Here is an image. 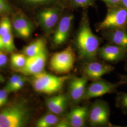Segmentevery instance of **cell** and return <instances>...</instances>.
<instances>
[{
    "label": "cell",
    "instance_id": "6da1fadb",
    "mask_svg": "<svg viewBox=\"0 0 127 127\" xmlns=\"http://www.w3.org/2000/svg\"><path fill=\"white\" fill-rule=\"evenodd\" d=\"M75 43L79 58L88 61L96 59L99 49L100 41L92 32L86 17L82 19Z\"/></svg>",
    "mask_w": 127,
    "mask_h": 127
},
{
    "label": "cell",
    "instance_id": "7a4b0ae2",
    "mask_svg": "<svg viewBox=\"0 0 127 127\" xmlns=\"http://www.w3.org/2000/svg\"><path fill=\"white\" fill-rule=\"evenodd\" d=\"M29 110L21 103L12 104L0 112V127H22L28 122Z\"/></svg>",
    "mask_w": 127,
    "mask_h": 127
},
{
    "label": "cell",
    "instance_id": "3957f363",
    "mask_svg": "<svg viewBox=\"0 0 127 127\" xmlns=\"http://www.w3.org/2000/svg\"><path fill=\"white\" fill-rule=\"evenodd\" d=\"M32 85L35 91L46 94H54L60 91L64 83L69 80V75L58 76L45 72L33 75Z\"/></svg>",
    "mask_w": 127,
    "mask_h": 127
},
{
    "label": "cell",
    "instance_id": "277c9868",
    "mask_svg": "<svg viewBox=\"0 0 127 127\" xmlns=\"http://www.w3.org/2000/svg\"><path fill=\"white\" fill-rule=\"evenodd\" d=\"M75 58L74 50L69 46L63 50L53 55L50 60V69L59 74L69 73L73 69Z\"/></svg>",
    "mask_w": 127,
    "mask_h": 127
},
{
    "label": "cell",
    "instance_id": "5b68a950",
    "mask_svg": "<svg viewBox=\"0 0 127 127\" xmlns=\"http://www.w3.org/2000/svg\"><path fill=\"white\" fill-rule=\"evenodd\" d=\"M127 27V9L118 6L112 7L104 19L99 23L100 30H112Z\"/></svg>",
    "mask_w": 127,
    "mask_h": 127
},
{
    "label": "cell",
    "instance_id": "8992f818",
    "mask_svg": "<svg viewBox=\"0 0 127 127\" xmlns=\"http://www.w3.org/2000/svg\"><path fill=\"white\" fill-rule=\"evenodd\" d=\"M110 108L107 103L97 100L89 109L88 121L94 127L107 126L109 124Z\"/></svg>",
    "mask_w": 127,
    "mask_h": 127
},
{
    "label": "cell",
    "instance_id": "52a82bcc",
    "mask_svg": "<svg viewBox=\"0 0 127 127\" xmlns=\"http://www.w3.org/2000/svg\"><path fill=\"white\" fill-rule=\"evenodd\" d=\"M119 85L120 84L118 82L112 83L101 79L93 81L87 87L82 100H89L114 92Z\"/></svg>",
    "mask_w": 127,
    "mask_h": 127
},
{
    "label": "cell",
    "instance_id": "ba28073f",
    "mask_svg": "<svg viewBox=\"0 0 127 127\" xmlns=\"http://www.w3.org/2000/svg\"><path fill=\"white\" fill-rule=\"evenodd\" d=\"M114 69L113 66L108 64L92 60L83 66L82 72L83 76L88 80L94 81L101 79L105 74L111 73Z\"/></svg>",
    "mask_w": 127,
    "mask_h": 127
},
{
    "label": "cell",
    "instance_id": "9c48e42d",
    "mask_svg": "<svg viewBox=\"0 0 127 127\" xmlns=\"http://www.w3.org/2000/svg\"><path fill=\"white\" fill-rule=\"evenodd\" d=\"M47 59L46 50L38 54L27 57L26 63L23 68L18 70L25 75H35L43 72Z\"/></svg>",
    "mask_w": 127,
    "mask_h": 127
},
{
    "label": "cell",
    "instance_id": "30bf717a",
    "mask_svg": "<svg viewBox=\"0 0 127 127\" xmlns=\"http://www.w3.org/2000/svg\"><path fill=\"white\" fill-rule=\"evenodd\" d=\"M98 55L106 62L116 63L126 58L127 50L111 43L99 48Z\"/></svg>",
    "mask_w": 127,
    "mask_h": 127
},
{
    "label": "cell",
    "instance_id": "8fae6325",
    "mask_svg": "<svg viewBox=\"0 0 127 127\" xmlns=\"http://www.w3.org/2000/svg\"><path fill=\"white\" fill-rule=\"evenodd\" d=\"M73 19V15H68L63 17L59 21L53 37L55 45H61L66 41L70 34Z\"/></svg>",
    "mask_w": 127,
    "mask_h": 127
},
{
    "label": "cell",
    "instance_id": "7c38bea8",
    "mask_svg": "<svg viewBox=\"0 0 127 127\" xmlns=\"http://www.w3.org/2000/svg\"><path fill=\"white\" fill-rule=\"evenodd\" d=\"M88 80L83 75L82 77L70 78L68 87L69 96L74 103L77 104L83 99Z\"/></svg>",
    "mask_w": 127,
    "mask_h": 127
},
{
    "label": "cell",
    "instance_id": "4fadbf2b",
    "mask_svg": "<svg viewBox=\"0 0 127 127\" xmlns=\"http://www.w3.org/2000/svg\"><path fill=\"white\" fill-rule=\"evenodd\" d=\"M59 10L56 8L44 9L38 15V21L41 27L46 32L50 31L58 22Z\"/></svg>",
    "mask_w": 127,
    "mask_h": 127
},
{
    "label": "cell",
    "instance_id": "5bb4252c",
    "mask_svg": "<svg viewBox=\"0 0 127 127\" xmlns=\"http://www.w3.org/2000/svg\"><path fill=\"white\" fill-rule=\"evenodd\" d=\"M89 108L88 106H80L74 107L67 114L66 117L70 126L82 127L85 126L88 120Z\"/></svg>",
    "mask_w": 127,
    "mask_h": 127
},
{
    "label": "cell",
    "instance_id": "9a60e30c",
    "mask_svg": "<svg viewBox=\"0 0 127 127\" xmlns=\"http://www.w3.org/2000/svg\"><path fill=\"white\" fill-rule=\"evenodd\" d=\"M68 100L67 95L61 94L48 98L46 101V105L51 113L59 115L63 114L65 111Z\"/></svg>",
    "mask_w": 127,
    "mask_h": 127
},
{
    "label": "cell",
    "instance_id": "2e32d148",
    "mask_svg": "<svg viewBox=\"0 0 127 127\" xmlns=\"http://www.w3.org/2000/svg\"><path fill=\"white\" fill-rule=\"evenodd\" d=\"M107 38L111 43L127 50V31L126 28L109 30Z\"/></svg>",
    "mask_w": 127,
    "mask_h": 127
},
{
    "label": "cell",
    "instance_id": "e0dca14e",
    "mask_svg": "<svg viewBox=\"0 0 127 127\" xmlns=\"http://www.w3.org/2000/svg\"><path fill=\"white\" fill-rule=\"evenodd\" d=\"M13 27L16 33L19 36L27 38L31 35L32 26L26 18L18 17L15 19L13 22Z\"/></svg>",
    "mask_w": 127,
    "mask_h": 127
},
{
    "label": "cell",
    "instance_id": "ac0fdd59",
    "mask_svg": "<svg viewBox=\"0 0 127 127\" xmlns=\"http://www.w3.org/2000/svg\"><path fill=\"white\" fill-rule=\"evenodd\" d=\"M45 50V40L43 38H39L26 46L23 52L27 57H30L38 54Z\"/></svg>",
    "mask_w": 127,
    "mask_h": 127
},
{
    "label": "cell",
    "instance_id": "d6986e66",
    "mask_svg": "<svg viewBox=\"0 0 127 127\" xmlns=\"http://www.w3.org/2000/svg\"><path fill=\"white\" fill-rule=\"evenodd\" d=\"M59 119L58 115L50 114H45L39 119L36 123L37 127H50L55 126L59 122Z\"/></svg>",
    "mask_w": 127,
    "mask_h": 127
},
{
    "label": "cell",
    "instance_id": "ffe728a7",
    "mask_svg": "<svg viewBox=\"0 0 127 127\" xmlns=\"http://www.w3.org/2000/svg\"><path fill=\"white\" fill-rule=\"evenodd\" d=\"M27 57L25 55L20 53H13L11 57V63L12 66L18 70L25 66Z\"/></svg>",
    "mask_w": 127,
    "mask_h": 127
},
{
    "label": "cell",
    "instance_id": "44dd1931",
    "mask_svg": "<svg viewBox=\"0 0 127 127\" xmlns=\"http://www.w3.org/2000/svg\"><path fill=\"white\" fill-rule=\"evenodd\" d=\"M2 40L4 50L8 52H12L16 50L13 37L11 32L2 36Z\"/></svg>",
    "mask_w": 127,
    "mask_h": 127
},
{
    "label": "cell",
    "instance_id": "7402d4cb",
    "mask_svg": "<svg viewBox=\"0 0 127 127\" xmlns=\"http://www.w3.org/2000/svg\"><path fill=\"white\" fill-rule=\"evenodd\" d=\"M116 106L124 113L127 112V93L120 92L116 98Z\"/></svg>",
    "mask_w": 127,
    "mask_h": 127
},
{
    "label": "cell",
    "instance_id": "603a6c76",
    "mask_svg": "<svg viewBox=\"0 0 127 127\" xmlns=\"http://www.w3.org/2000/svg\"><path fill=\"white\" fill-rule=\"evenodd\" d=\"M11 32V25L9 19L5 17L2 18L0 22V35L3 36Z\"/></svg>",
    "mask_w": 127,
    "mask_h": 127
},
{
    "label": "cell",
    "instance_id": "cb8c5ba5",
    "mask_svg": "<svg viewBox=\"0 0 127 127\" xmlns=\"http://www.w3.org/2000/svg\"><path fill=\"white\" fill-rule=\"evenodd\" d=\"M24 77L19 75L15 74L9 79L7 85L4 87L5 89L9 92V90L15 85L19 81L22 80Z\"/></svg>",
    "mask_w": 127,
    "mask_h": 127
},
{
    "label": "cell",
    "instance_id": "d4e9b609",
    "mask_svg": "<svg viewBox=\"0 0 127 127\" xmlns=\"http://www.w3.org/2000/svg\"><path fill=\"white\" fill-rule=\"evenodd\" d=\"M9 93L5 88L0 90V108L7 103Z\"/></svg>",
    "mask_w": 127,
    "mask_h": 127
},
{
    "label": "cell",
    "instance_id": "484cf974",
    "mask_svg": "<svg viewBox=\"0 0 127 127\" xmlns=\"http://www.w3.org/2000/svg\"><path fill=\"white\" fill-rule=\"evenodd\" d=\"M25 82H26V78H24L22 80L19 81L15 85H14L13 87H12L9 90V92H15V91L20 90L24 86V85L25 83Z\"/></svg>",
    "mask_w": 127,
    "mask_h": 127
},
{
    "label": "cell",
    "instance_id": "4316f807",
    "mask_svg": "<svg viewBox=\"0 0 127 127\" xmlns=\"http://www.w3.org/2000/svg\"><path fill=\"white\" fill-rule=\"evenodd\" d=\"M57 127H71L68 120L66 117L62 118L60 120L59 122L55 126Z\"/></svg>",
    "mask_w": 127,
    "mask_h": 127
},
{
    "label": "cell",
    "instance_id": "83f0119b",
    "mask_svg": "<svg viewBox=\"0 0 127 127\" xmlns=\"http://www.w3.org/2000/svg\"><path fill=\"white\" fill-rule=\"evenodd\" d=\"M75 4L81 7L87 6L91 4V0H73Z\"/></svg>",
    "mask_w": 127,
    "mask_h": 127
},
{
    "label": "cell",
    "instance_id": "f1b7e54d",
    "mask_svg": "<svg viewBox=\"0 0 127 127\" xmlns=\"http://www.w3.org/2000/svg\"><path fill=\"white\" fill-rule=\"evenodd\" d=\"M9 6L4 0H0V13H2L8 11Z\"/></svg>",
    "mask_w": 127,
    "mask_h": 127
},
{
    "label": "cell",
    "instance_id": "f546056e",
    "mask_svg": "<svg viewBox=\"0 0 127 127\" xmlns=\"http://www.w3.org/2000/svg\"><path fill=\"white\" fill-rule=\"evenodd\" d=\"M8 61L7 57L2 52V50H0V67L4 65L7 63Z\"/></svg>",
    "mask_w": 127,
    "mask_h": 127
},
{
    "label": "cell",
    "instance_id": "4dcf8cb0",
    "mask_svg": "<svg viewBox=\"0 0 127 127\" xmlns=\"http://www.w3.org/2000/svg\"><path fill=\"white\" fill-rule=\"evenodd\" d=\"M109 4L111 7L119 6L122 0H101Z\"/></svg>",
    "mask_w": 127,
    "mask_h": 127
},
{
    "label": "cell",
    "instance_id": "1f68e13d",
    "mask_svg": "<svg viewBox=\"0 0 127 127\" xmlns=\"http://www.w3.org/2000/svg\"><path fill=\"white\" fill-rule=\"evenodd\" d=\"M120 81L118 82L120 85L127 84V74L125 75H122L120 76Z\"/></svg>",
    "mask_w": 127,
    "mask_h": 127
},
{
    "label": "cell",
    "instance_id": "d6a6232c",
    "mask_svg": "<svg viewBox=\"0 0 127 127\" xmlns=\"http://www.w3.org/2000/svg\"><path fill=\"white\" fill-rule=\"evenodd\" d=\"M29 2H32V3H43L45 2L49 1H50L51 0H27Z\"/></svg>",
    "mask_w": 127,
    "mask_h": 127
},
{
    "label": "cell",
    "instance_id": "836d02e7",
    "mask_svg": "<svg viewBox=\"0 0 127 127\" xmlns=\"http://www.w3.org/2000/svg\"><path fill=\"white\" fill-rule=\"evenodd\" d=\"M119 6L127 9V0H122Z\"/></svg>",
    "mask_w": 127,
    "mask_h": 127
},
{
    "label": "cell",
    "instance_id": "e575fe53",
    "mask_svg": "<svg viewBox=\"0 0 127 127\" xmlns=\"http://www.w3.org/2000/svg\"><path fill=\"white\" fill-rule=\"evenodd\" d=\"M0 50H4L3 45L2 43V36L0 35Z\"/></svg>",
    "mask_w": 127,
    "mask_h": 127
},
{
    "label": "cell",
    "instance_id": "d590c367",
    "mask_svg": "<svg viewBox=\"0 0 127 127\" xmlns=\"http://www.w3.org/2000/svg\"><path fill=\"white\" fill-rule=\"evenodd\" d=\"M5 81L4 78V77L0 74V83H1L4 82Z\"/></svg>",
    "mask_w": 127,
    "mask_h": 127
},
{
    "label": "cell",
    "instance_id": "8d00e7d4",
    "mask_svg": "<svg viewBox=\"0 0 127 127\" xmlns=\"http://www.w3.org/2000/svg\"></svg>",
    "mask_w": 127,
    "mask_h": 127
},
{
    "label": "cell",
    "instance_id": "74e56055",
    "mask_svg": "<svg viewBox=\"0 0 127 127\" xmlns=\"http://www.w3.org/2000/svg\"></svg>",
    "mask_w": 127,
    "mask_h": 127
}]
</instances>
